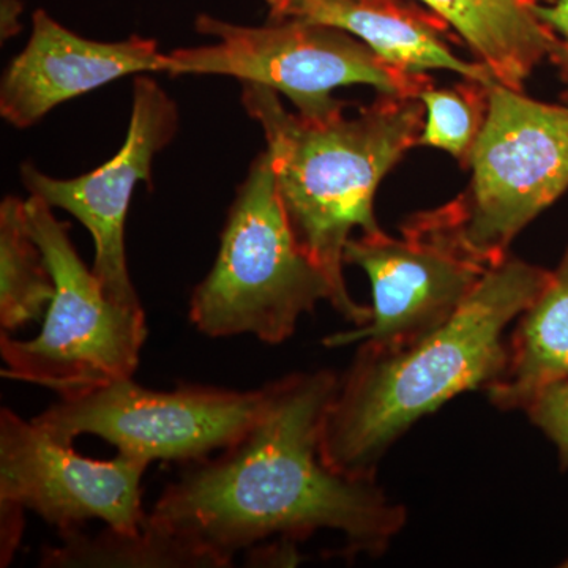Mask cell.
I'll return each instance as SVG.
<instances>
[{"instance_id":"6da1fadb","label":"cell","mask_w":568,"mask_h":568,"mask_svg":"<svg viewBox=\"0 0 568 568\" xmlns=\"http://www.w3.org/2000/svg\"><path fill=\"white\" fill-rule=\"evenodd\" d=\"M339 377L297 373L267 386L263 416L219 457L185 463L149 521L203 549L220 568L271 537L342 534L347 551L379 556L405 528L406 510L376 484L336 473L321 455Z\"/></svg>"},{"instance_id":"7a4b0ae2","label":"cell","mask_w":568,"mask_h":568,"mask_svg":"<svg viewBox=\"0 0 568 568\" xmlns=\"http://www.w3.org/2000/svg\"><path fill=\"white\" fill-rule=\"evenodd\" d=\"M551 272L515 257L488 268L457 313L396 349L361 345L325 416L321 455L345 476L375 478L407 429L467 390L491 387L508 361L504 339Z\"/></svg>"},{"instance_id":"3957f363","label":"cell","mask_w":568,"mask_h":568,"mask_svg":"<svg viewBox=\"0 0 568 568\" xmlns=\"http://www.w3.org/2000/svg\"><path fill=\"white\" fill-rule=\"evenodd\" d=\"M242 104L263 126L276 194L298 245L331 280L336 312L361 327L372 320V308L347 291L346 245L354 230L383 231L375 215L377 186L417 145L424 103L379 93L354 115L336 99L291 112L278 92L244 82Z\"/></svg>"},{"instance_id":"277c9868","label":"cell","mask_w":568,"mask_h":568,"mask_svg":"<svg viewBox=\"0 0 568 568\" xmlns=\"http://www.w3.org/2000/svg\"><path fill=\"white\" fill-rule=\"evenodd\" d=\"M323 301L334 306V287L298 245L268 153H260L235 193L215 264L194 287L190 320L211 338L248 334L280 345Z\"/></svg>"},{"instance_id":"5b68a950","label":"cell","mask_w":568,"mask_h":568,"mask_svg":"<svg viewBox=\"0 0 568 568\" xmlns=\"http://www.w3.org/2000/svg\"><path fill=\"white\" fill-rule=\"evenodd\" d=\"M488 118L470 153L469 185L452 203L418 213L459 252L491 268L568 189V108L493 81Z\"/></svg>"},{"instance_id":"8992f818","label":"cell","mask_w":568,"mask_h":568,"mask_svg":"<svg viewBox=\"0 0 568 568\" xmlns=\"http://www.w3.org/2000/svg\"><path fill=\"white\" fill-rule=\"evenodd\" d=\"M26 212L55 293L36 338L0 334L2 376L50 388L61 398L130 379L148 338L144 310L125 308L108 297L103 284L78 256L69 223L59 222L51 205L29 196Z\"/></svg>"},{"instance_id":"52a82bcc","label":"cell","mask_w":568,"mask_h":568,"mask_svg":"<svg viewBox=\"0 0 568 568\" xmlns=\"http://www.w3.org/2000/svg\"><path fill=\"white\" fill-rule=\"evenodd\" d=\"M194 28L213 43L168 54L166 73L222 74L284 93L297 111L334 99L342 85H372L379 93L417 97L433 85L428 73L392 65L364 41L331 26L268 20L260 28L201 14Z\"/></svg>"},{"instance_id":"ba28073f","label":"cell","mask_w":568,"mask_h":568,"mask_svg":"<svg viewBox=\"0 0 568 568\" xmlns=\"http://www.w3.org/2000/svg\"><path fill=\"white\" fill-rule=\"evenodd\" d=\"M267 387L237 392L182 386L156 392L130 379L61 398L33 422L67 444L102 437L142 462H196L241 440L263 416Z\"/></svg>"},{"instance_id":"9c48e42d","label":"cell","mask_w":568,"mask_h":568,"mask_svg":"<svg viewBox=\"0 0 568 568\" xmlns=\"http://www.w3.org/2000/svg\"><path fill=\"white\" fill-rule=\"evenodd\" d=\"M345 264L357 265L368 275L372 320L354 331L328 335L327 347L410 345L446 324L488 271L418 215L403 224V239L384 231L351 239Z\"/></svg>"},{"instance_id":"30bf717a","label":"cell","mask_w":568,"mask_h":568,"mask_svg":"<svg viewBox=\"0 0 568 568\" xmlns=\"http://www.w3.org/2000/svg\"><path fill=\"white\" fill-rule=\"evenodd\" d=\"M148 466L122 454L110 462L81 457L37 422L9 407L0 410V500L32 510L59 536L81 530L92 518L140 532L148 519L141 504Z\"/></svg>"},{"instance_id":"8fae6325","label":"cell","mask_w":568,"mask_h":568,"mask_svg":"<svg viewBox=\"0 0 568 568\" xmlns=\"http://www.w3.org/2000/svg\"><path fill=\"white\" fill-rule=\"evenodd\" d=\"M178 126L179 111L171 97L151 78L136 74L129 133L110 162L74 179L50 178L31 163L21 166V181L31 196L71 213L88 227L95 245L93 274L108 297L125 308L144 310L126 265V213L134 186L151 181L153 156L173 141Z\"/></svg>"},{"instance_id":"7c38bea8","label":"cell","mask_w":568,"mask_h":568,"mask_svg":"<svg viewBox=\"0 0 568 568\" xmlns=\"http://www.w3.org/2000/svg\"><path fill=\"white\" fill-rule=\"evenodd\" d=\"M168 54L155 40L82 39L37 10L24 50L11 61L0 84V114L17 129H29L59 104L129 74L164 71Z\"/></svg>"},{"instance_id":"4fadbf2b","label":"cell","mask_w":568,"mask_h":568,"mask_svg":"<svg viewBox=\"0 0 568 568\" xmlns=\"http://www.w3.org/2000/svg\"><path fill=\"white\" fill-rule=\"evenodd\" d=\"M268 20H302L331 26L364 41L398 69L426 73L447 70L467 80L496 81L480 62L452 50L446 21L403 0H264Z\"/></svg>"},{"instance_id":"5bb4252c","label":"cell","mask_w":568,"mask_h":568,"mask_svg":"<svg viewBox=\"0 0 568 568\" xmlns=\"http://www.w3.org/2000/svg\"><path fill=\"white\" fill-rule=\"evenodd\" d=\"M462 37L477 62L500 84L525 91V82L551 61L558 37L536 7L555 0H420Z\"/></svg>"},{"instance_id":"9a60e30c","label":"cell","mask_w":568,"mask_h":568,"mask_svg":"<svg viewBox=\"0 0 568 568\" xmlns=\"http://www.w3.org/2000/svg\"><path fill=\"white\" fill-rule=\"evenodd\" d=\"M568 379V250L547 286L518 317L503 376L487 388L503 410H525L545 387Z\"/></svg>"},{"instance_id":"2e32d148","label":"cell","mask_w":568,"mask_h":568,"mask_svg":"<svg viewBox=\"0 0 568 568\" xmlns=\"http://www.w3.org/2000/svg\"><path fill=\"white\" fill-rule=\"evenodd\" d=\"M59 547L41 551L47 568H220L203 549L145 519L140 532L108 526L95 536L63 534Z\"/></svg>"},{"instance_id":"e0dca14e","label":"cell","mask_w":568,"mask_h":568,"mask_svg":"<svg viewBox=\"0 0 568 568\" xmlns=\"http://www.w3.org/2000/svg\"><path fill=\"white\" fill-rule=\"evenodd\" d=\"M54 280L29 227L26 201L0 204V327L13 332L47 315Z\"/></svg>"},{"instance_id":"ac0fdd59","label":"cell","mask_w":568,"mask_h":568,"mask_svg":"<svg viewBox=\"0 0 568 568\" xmlns=\"http://www.w3.org/2000/svg\"><path fill=\"white\" fill-rule=\"evenodd\" d=\"M463 80L454 88L429 85L418 95L425 106V123L417 145L446 151L467 170L470 153L487 122L491 82Z\"/></svg>"},{"instance_id":"d6986e66","label":"cell","mask_w":568,"mask_h":568,"mask_svg":"<svg viewBox=\"0 0 568 568\" xmlns=\"http://www.w3.org/2000/svg\"><path fill=\"white\" fill-rule=\"evenodd\" d=\"M525 410L558 448L560 465L568 467V379L545 387Z\"/></svg>"},{"instance_id":"ffe728a7","label":"cell","mask_w":568,"mask_h":568,"mask_svg":"<svg viewBox=\"0 0 568 568\" xmlns=\"http://www.w3.org/2000/svg\"><path fill=\"white\" fill-rule=\"evenodd\" d=\"M536 13L558 37L559 48L551 62L558 67L560 81L564 84L562 97L568 102V0L540 3L536 7Z\"/></svg>"},{"instance_id":"44dd1931","label":"cell","mask_w":568,"mask_h":568,"mask_svg":"<svg viewBox=\"0 0 568 568\" xmlns=\"http://www.w3.org/2000/svg\"><path fill=\"white\" fill-rule=\"evenodd\" d=\"M24 510V507L10 500H0V567L10 566L20 547Z\"/></svg>"},{"instance_id":"7402d4cb","label":"cell","mask_w":568,"mask_h":568,"mask_svg":"<svg viewBox=\"0 0 568 568\" xmlns=\"http://www.w3.org/2000/svg\"><path fill=\"white\" fill-rule=\"evenodd\" d=\"M295 544L297 541L278 540L268 547H253L246 549L248 556H245L246 566L252 567H271V566H291L287 562H297L298 556L295 552Z\"/></svg>"},{"instance_id":"603a6c76","label":"cell","mask_w":568,"mask_h":568,"mask_svg":"<svg viewBox=\"0 0 568 568\" xmlns=\"http://www.w3.org/2000/svg\"><path fill=\"white\" fill-rule=\"evenodd\" d=\"M22 0H0V33L2 41L11 39L21 31L20 17Z\"/></svg>"},{"instance_id":"cb8c5ba5","label":"cell","mask_w":568,"mask_h":568,"mask_svg":"<svg viewBox=\"0 0 568 568\" xmlns=\"http://www.w3.org/2000/svg\"><path fill=\"white\" fill-rule=\"evenodd\" d=\"M562 567L568 568V558L566 560H564Z\"/></svg>"}]
</instances>
